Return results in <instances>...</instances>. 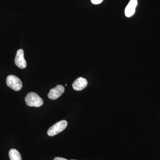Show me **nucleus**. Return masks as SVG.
Here are the masks:
<instances>
[{"label":"nucleus","mask_w":160,"mask_h":160,"mask_svg":"<svg viewBox=\"0 0 160 160\" xmlns=\"http://www.w3.org/2000/svg\"><path fill=\"white\" fill-rule=\"evenodd\" d=\"M6 84L9 88L16 91H19L22 87V83L19 78L13 75L7 77Z\"/></svg>","instance_id":"3"},{"label":"nucleus","mask_w":160,"mask_h":160,"mask_svg":"<svg viewBox=\"0 0 160 160\" xmlns=\"http://www.w3.org/2000/svg\"><path fill=\"white\" fill-rule=\"evenodd\" d=\"M66 86H67V84H66Z\"/></svg>","instance_id":"11"},{"label":"nucleus","mask_w":160,"mask_h":160,"mask_svg":"<svg viewBox=\"0 0 160 160\" xmlns=\"http://www.w3.org/2000/svg\"><path fill=\"white\" fill-rule=\"evenodd\" d=\"M68 125V122L66 120H62L55 124L49 128L47 131V134L49 136H54L58 134L65 129Z\"/></svg>","instance_id":"2"},{"label":"nucleus","mask_w":160,"mask_h":160,"mask_svg":"<svg viewBox=\"0 0 160 160\" xmlns=\"http://www.w3.org/2000/svg\"><path fill=\"white\" fill-rule=\"evenodd\" d=\"M65 91V87L61 85H58L50 89L48 94V98L51 100H56Z\"/></svg>","instance_id":"4"},{"label":"nucleus","mask_w":160,"mask_h":160,"mask_svg":"<svg viewBox=\"0 0 160 160\" xmlns=\"http://www.w3.org/2000/svg\"><path fill=\"white\" fill-rule=\"evenodd\" d=\"M137 5V0H130L125 9V13L126 17L130 18L134 15Z\"/></svg>","instance_id":"7"},{"label":"nucleus","mask_w":160,"mask_h":160,"mask_svg":"<svg viewBox=\"0 0 160 160\" xmlns=\"http://www.w3.org/2000/svg\"><path fill=\"white\" fill-rule=\"evenodd\" d=\"M103 0H91V2L94 5H98L102 2Z\"/></svg>","instance_id":"9"},{"label":"nucleus","mask_w":160,"mask_h":160,"mask_svg":"<svg viewBox=\"0 0 160 160\" xmlns=\"http://www.w3.org/2000/svg\"><path fill=\"white\" fill-rule=\"evenodd\" d=\"M88 85V82L85 78H78L72 84V86L76 91H81L85 89Z\"/></svg>","instance_id":"6"},{"label":"nucleus","mask_w":160,"mask_h":160,"mask_svg":"<svg viewBox=\"0 0 160 160\" xmlns=\"http://www.w3.org/2000/svg\"><path fill=\"white\" fill-rule=\"evenodd\" d=\"M9 155L10 160H22L21 154L17 149H10L9 151Z\"/></svg>","instance_id":"8"},{"label":"nucleus","mask_w":160,"mask_h":160,"mask_svg":"<svg viewBox=\"0 0 160 160\" xmlns=\"http://www.w3.org/2000/svg\"></svg>","instance_id":"12"},{"label":"nucleus","mask_w":160,"mask_h":160,"mask_svg":"<svg viewBox=\"0 0 160 160\" xmlns=\"http://www.w3.org/2000/svg\"><path fill=\"white\" fill-rule=\"evenodd\" d=\"M25 101L27 106L30 107H40L44 103L42 99L37 93L34 92L28 93L25 98Z\"/></svg>","instance_id":"1"},{"label":"nucleus","mask_w":160,"mask_h":160,"mask_svg":"<svg viewBox=\"0 0 160 160\" xmlns=\"http://www.w3.org/2000/svg\"><path fill=\"white\" fill-rule=\"evenodd\" d=\"M53 160H68L66 159V158H60V157H57L55 158Z\"/></svg>","instance_id":"10"},{"label":"nucleus","mask_w":160,"mask_h":160,"mask_svg":"<svg viewBox=\"0 0 160 160\" xmlns=\"http://www.w3.org/2000/svg\"><path fill=\"white\" fill-rule=\"evenodd\" d=\"M15 63L18 68L25 69L27 66V63L24 58V52L22 49L18 50L15 58Z\"/></svg>","instance_id":"5"}]
</instances>
